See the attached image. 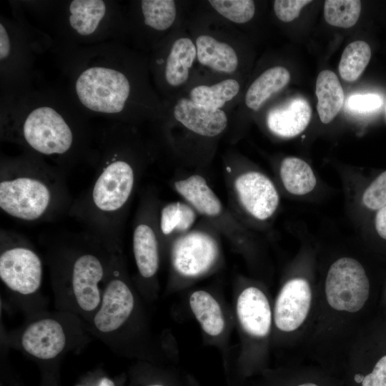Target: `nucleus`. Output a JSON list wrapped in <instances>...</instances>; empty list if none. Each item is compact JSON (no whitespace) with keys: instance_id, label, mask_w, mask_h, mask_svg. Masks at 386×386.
Here are the masks:
<instances>
[{"instance_id":"obj_1","label":"nucleus","mask_w":386,"mask_h":386,"mask_svg":"<svg viewBox=\"0 0 386 386\" xmlns=\"http://www.w3.org/2000/svg\"><path fill=\"white\" fill-rule=\"evenodd\" d=\"M371 298L366 270L357 259L341 257L329 267L317 292L315 315L305 345L318 366L340 376L359 322Z\"/></svg>"},{"instance_id":"obj_2","label":"nucleus","mask_w":386,"mask_h":386,"mask_svg":"<svg viewBox=\"0 0 386 386\" xmlns=\"http://www.w3.org/2000/svg\"><path fill=\"white\" fill-rule=\"evenodd\" d=\"M102 147L91 183L73 201L68 214L114 250L122 248L126 218L144 167L112 133L104 139Z\"/></svg>"},{"instance_id":"obj_3","label":"nucleus","mask_w":386,"mask_h":386,"mask_svg":"<svg viewBox=\"0 0 386 386\" xmlns=\"http://www.w3.org/2000/svg\"><path fill=\"white\" fill-rule=\"evenodd\" d=\"M117 249H110L86 232L51 239L46 244L45 260L56 310L76 315L89 323L99 307Z\"/></svg>"},{"instance_id":"obj_4","label":"nucleus","mask_w":386,"mask_h":386,"mask_svg":"<svg viewBox=\"0 0 386 386\" xmlns=\"http://www.w3.org/2000/svg\"><path fill=\"white\" fill-rule=\"evenodd\" d=\"M73 201L64 171L32 153L2 158L0 208L24 222L54 221L68 214Z\"/></svg>"},{"instance_id":"obj_5","label":"nucleus","mask_w":386,"mask_h":386,"mask_svg":"<svg viewBox=\"0 0 386 386\" xmlns=\"http://www.w3.org/2000/svg\"><path fill=\"white\" fill-rule=\"evenodd\" d=\"M88 323L76 315L57 310L26 317L24 324L5 336L10 347L33 360L54 362L82 350L91 340Z\"/></svg>"},{"instance_id":"obj_6","label":"nucleus","mask_w":386,"mask_h":386,"mask_svg":"<svg viewBox=\"0 0 386 386\" xmlns=\"http://www.w3.org/2000/svg\"><path fill=\"white\" fill-rule=\"evenodd\" d=\"M3 135L34 154L51 159L62 170L74 164L82 147L79 132L48 106L34 108L21 121L6 126Z\"/></svg>"},{"instance_id":"obj_7","label":"nucleus","mask_w":386,"mask_h":386,"mask_svg":"<svg viewBox=\"0 0 386 386\" xmlns=\"http://www.w3.org/2000/svg\"><path fill=\"white\" fill-rule=\"evenodd\" d=\"M43 262L24 235L1 228L0 279L12 304L26 317L46 310L41 295Z\"/></svg>"},{"instance_id":"obj_8","label":"nucleus","mask_w":386,"mask_h":386,"mask_svg":"<svg viewBox=\"0 0 386 386\" xmlns=\"http://www.w3.org/2000/svg\"><path fill=\"white\" fill-rule=\"evenodd\" d=\"M136 311L135 293L120 248L114 253L99 307L88 325L94 337L120 353L124 349L127 330Z\"/></svg>"},{"instance_id":"obj_9","label":"nucleus","mask_w":386,"mask_h":386,"mask_svg":"<svg viewBox=\"0 0 386 386\" xmlns=\"http://www.w3.org/2000/svg\"><path fill=\"white\" fill-rule=\"evenodd\" d=\"M317 292L310 280L293 277L282 285L275 298L273 324L286 336L306 345L313 325Z\"/></svg>"},{"instance_id":"obj_10","label":"nucleus","mask_w":386,"mask_h":386,"mask_svg":"<svg viewBox=\"0 0 386 386\" xmlns=\"http://www.w3.org/2000/svg\"><path fill=\"white\" fill-rule=\"evenodd\" d=\"M172 188L234 246L243 247L249 242L247 229L224 205L204 177L190 174L179 178L173 181Z\"/></svg>"},{"instance_id":"obj_11","label":"nucleus","mask_w":386,"mask_h":386,"mask_svg":"<svg viewBox=\"0 0 386 386\" xmlns=\"http://www.w3.org/2000/svg\"><path fill=\"white\" fill-rule=\"evenodd\" d=\"M204 221L170 243L172 267L182 277H201L214 268L219 259V233Z\"/></svg>"},{"instance_id":"obj_12","label":"nucleus","mask_w":386,"mask_h":386,"mask_svg":"<svg viewBox=\"0 0 386 386\" xmlns=\"http://www.w3.org/2000/svg\"><path fill=\"white\" fill-rule=\"evenodd\" d=\"M225 179L232 209L257 221H266L275 213L279 196L272 181L255 171L234 172L226 167Z\"/></svg>"},{"instance_id":"obj_13","label":"nucleus","mask_w":386,"mask_h":386,"mask_svg":"<svg viewBox=\"0 0 386 386\" xmlns=\"http://www.w3.org/2000/svg\"><path fill=\"white\" fill-rule=\"evenodd\" d=\"M75 92L80 103L89 110L114 114L124 109L130 84L122 72L95 66L80 73L75 82Z\"/></svg>"},{"instance_id":"obj_14","label":"nucleus","mask_w":386,"mask_h":386,"mask_svg":"<svg viewBox=\"0 0 386 386\" xmlns=\"http://www.w3.org/2000/svg\"><path fill=\"white\" fill-rule=\"evenodd\" d=\"M159 201L152 190L142 194L134 220L132 250L141 281L152 282L160 262L161 240L157 215Z\"/></svg>"},{"instance_id":"obj_15","label":"nucleus","mask_w":386,"mask_h":386,"mask_svg":"<svg viewBox=\"0 0 386 386\" xmlns=\"http://www.w3.org/2000/svg\"><path fill=\"white\" fill-rule=\"evenodd\" d=\"M236 311L241 327L249 337H267L273 323V312L265 293L256 286H248L239 293Z\"/></svg>"},{"instance_id":"obj_16","label":"nucleus","mask_w":386,"mask_h":386,"mask_svg":"<svg viewBox=\"0 0 386 386\" xmlns=\"http://www.w3.org/2000/svg\"><path fill=\"white\" fill-rule=\"evenodd\" d=\"M174 116L184 127L205 137L222 134L227 126V117L221 109H213L182 98L176 104Z\"/></svg>"},{"instance_id":"obj_17","label":"nucleus","mask_w":386,"mask_h":386,"mask_svg":"<svg viewBox=\"0 0 386 386\" xmlns=\"http://www.w3.org/2000/svg\"><path fill=\"white\" fill-rule=\"evenodd\" d=\"M340 377L344 386H386V353L370 358L350 350Z\"/></svg>"},{"instance_id":"obj_18","label":"nucleus","mask_w":386,"mask_h":386,"mask_svg":"<svg viewBox=\"0 0 386 386\" xmlns=\"http://www.w3.org/2000/svg\"><path fill=\"white\" fill-rule=\"evenodd\" d=\"M311 116L312 109L307 101L296 96L272 109L267 114V125L274 134L282 138H292L306 129Z\"/></svg>"},{"instance_id":"obj_19","label":"nucleus","mask_w":386,"mask_h":386,"mask_svg":"<svg viewBox=\"0 0 386 386\" xmlns=\"http://www.w3.org/2000/svg\"><path fill=\"white\" fill-rule=\"evenodd\" d=\"M199 216L197 211L184 200L160 204L157 223L161 245L170 244L175 238L192 229Z\"/></svg>"},{"instance_id":"obj_20","label":"nucleus","mask_w":386,"mask_h":386,"mask_svg":"<svg viewBox=\"0 0 386 386\" xmlns=\"http://www.w3.org/2000/svg\"><path fill=\"white\" fill-rule=\"evenodd\" d=\"M317 110L321 122L328 124L337 116L344 103L342 85L333 71H322L317 78Z\"/></svg>"},{"instance_id":"obj_21","label":"nucleus","mask_w":386,"mask_h":386,"mask_svg":"<svg viewBox=\"0 0 386 386\" xmlns=\"http://www.w3.org/2000/svg\"><path fill=\"white\" fill-rule=\"evenodd\" d=\"M197 56L199 61L212 69L224 73L234 71L238 58L234 49L224 42H220L207 35H201L196 39Z\"/></svg>"},{"instance_id":"obj_22","label":"nucleus","mask_w":386,"mask_h":386,"mask_svg":"<svg viewBox=\"0 0 386 386\" xmlns=\"http://www.w3.org/2000/svg\"><path fill=\"white\" fill-rule=\"evenodd\" d=\"M69 24L79 35L94 34L107 13V5L101 0H74L69 6Z\"/></svg>"},{"instance_id":"obj_23","label":"nucleus","mask_w":386,"mask_h":386,"mask_svg":"<svg viewBox=\"0 0 386 386\" xmlns=\"http://www.w3.org/2000/svg\"><path fill=\"white\" fill-rule=\"evenodd\" d=\"M290 80V74L282 66L272 67L264 71L248 89L246 105L257 111L274 93L283 89Z\"/></svg>"},{"instance_id":"obj_24","label":"nucleus","mask_w":386,"mask_h":386,"mask_svg":"<svg viewBox=\"0 0 386 386\" xmlns=\"http://www.w3.org/2000/svg\"><path fill=\"white\" fill-rule=\"evenodd\" d=\"M279 176L285 189L294 195H304L310 192L317 183L310 164L294 157H286L282 161Z\"/></svg>"},{"instance_id":"obj_25","label":"nucleus","mask_w":386,"mask_h":386,"mask_svg":"<svg viewBox=\"0 0 386 386\" xmlns=\"http://www.w3.org/2000/svg\"><path fill=\"white\" fill-rule=\"evenodd\" d=\"M189 305L203 330L210 336L219 335L224 328L221 307L211 294L204 290L194 292Z\"/></svg>"},{"instance_id":"obj_26","label":"nucleus","mask_w":386,"mask_h":386,"mask_svg":"<svg viewBox=\"0 0 386 386\" xmlns=\"http://www.w3.org/2000/svg\"><path fill=\"white\" fill-rule=\"evenodd\" d=\"M196 56L197 48L191 39L180 38L176 40L167 59V81L174 86L184 84L188 79L189 69Z\"/></svg>"},{"instance_id":"obj_27","label":"nucleus","mask_w":386,"mask_h":386,"mask_svg":"<svg viewBox=\"0 0 386 386\" xmlns=\"http://www.w3.org/2000/svg\"><path fill=\"white\" fill-rule=\"evenodd\" d=\"M239 84L229 79L212 86L200 85L190 91L191 100L202 106L220 109L227 102L232 100L238 93Z\"/></svg>"},{"instance_id":"obj_28","label":"nucleus","mask_w":386,"mask_h":386,"mask_svg":"<svg viewBox=\"0 0 386 386\" xmlns=\"http://www.w3.org/2000/svg\"><path fill=\"white\" fill-rule=\"evenodd\" d=\"M371 58V49L363 41L349 44L342 52L338 69L347 81L357 80L365 69Z\"/></svg>"},{"instance_id":"obj_29","label":"nucleus","mask_w":386,"mask_h":386,"mask_svg":"<svg viewBox=\"0 0 386 386\" xmlns=\"http://www.w3.org/2000/svg\"><path fill=\"white\" fill-rule=\"evenodd\" d=\"M282 386H344L337 375L317 367H300L289 370Z\"/></svg>"},{"instance_id":"obj_30","label":"nucleus","mask_w":386,"mask_h":386,"mask_svg":"<svg viewBox=\"0 0 386 386\" xmlns=\"http://www.w3.org/2000/svg\"><path fill=\"white\" fill-rule=\"evenodd\" d=\"M361 1L357 0H327L324 5V17L330 25L350 28L360 15Z\"/></svg>"},{"instance_id":"obj_31","label":"nucleus","mask_w":386,"mask_h":386,"mask_svg":"<svg viewBox=\"0 0 386 386\" xmlns=\"http://www.w3.org/2000/svg\"><path fill=\"white\" fill-rule=\"evenodd\" d=\"M144 23L158 31L169 28L176 18V5L172 0L141 1Z\"/></svg>"},{"instance_id":"obj_32","label":"nucleus","mask_w":386,"mask_h":386,"mask_svg":"<svg viewBox=\"0 0 386 386\" xmlns=\"http://www.w3.org/2000/svg\"><path fill=\"white\" fill-rule=\"evenodd\" d=\"M209 3L222 16L238 24L249 21L255 12L251 0H210Z\"/></svg>"},{"instance_id":"obj_33","label":"nucleus","mask_w":386,"mask_h":386,"mask_svg":"<svg viewBox=\"0 0 386 386\" xmlns=\"http://www.w3.org/2000/svg\"><path fill=\"white\" fill-rule=\"evenodd\" d=\"M362 202L366 207L378 210L386 205V171L381 173L365 189Z\"/></svg>"},{"instance_id":"obj_34","label":"nucleus","mask_w":386,"mask_h":386,"mask_svg":"<svg viewBox=\"0 0 386 386\" xmlns=\"http://www.w3.org/2000/svg\"><path fill=\"white\" fill-rule=\"evenodd\" d=\"M382 98L377 94H353L349 97L347 106L349 109L357 112H370L382 105Z\"/></svg>"},{"instance_id":"obj_35","label":"nucleus","mask_w":386,"mask_h":386,"mask_svg":"<svg viewBox=\"0 0 386 386\" xmlns=\"http://www.w3.org/2000/svg\"><path fill=\"white\" fill-rule=\"evenodd\" d=\"M312 2L309 0H276L274 11L276 16L284 22H290L297 18L302 9Z\"/></svg>"},{"instance_id":"obj_36","label":"nucleus","mask_w":386,"mask_h":386,"mask_svg":"<svg viewBox=\"0 0 386 386\" xmlns=\"http://www.w3.org/2000/svg\"><path fill=\"white\" fill-rule=\"evenodd\" d=\"M11 42L8 31L4 24H0V59L5 60L10 54Z\"/></svg>"},{"instance_id":"obj_37","label":"nucleus","mask_w":386,"mask_h":386,"mask_svg":"<svg viewBox=\"0 0 386 386\" xmlns=\"http://www.w3.org/2000/svg\"><path fill=\"white\" fill-rule=\"evenodd\" d=\"M375 226L380 237L386 239V205L377 210L375 219Z\"/></svg>"},{"instance_id":"obj_38","label":"nucleus","mask_w":386,"mask_h":386,"mask_svg":"<svg viewBox=\"0 0 386 386\" xmlns=\"http://www.w3.org/2000/svg\"><path fill=\"white\" fill-rule=\"evenodd\" d=\"M77 386H81V385H77ZM97 386H115V383L110 378L107 377H103L99 380Z\"/></svg>"},{"instance_id":"obj_39","label":"nucleus","mask_w":386,"mask_h":386,"mask_svg":"<svg viewBox=\"0 0 386 386\" xmlns=\"http://www.w3.org/2000/svg\"><path fill=\"white\" fill-rule=\"evenodd\" d=\"M149 386H163V385H158V384H154V385H149Z\"/></svg>"}]
</instances>
